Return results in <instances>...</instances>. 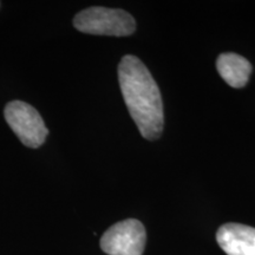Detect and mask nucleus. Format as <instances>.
<instances>
[{
	"mask_svg": "<svg viewBox=\"0 0 255 255\" xmlns=\"http://www.w3.org/2000/svg\"><path fill=\"white\" fill-rule=\"evenodd\" d=\"M119 82L130 116L141 135L154 141L163 131L162 96L150 71L136 56H124L119 65Z\"/></svg>",
	"mask_w": 255,
	"mask_h": 255,
	"instance_id": "f257e3e1",
	"label": "nucleus"
},
{
	"mask_svg": "<svg viewBox=\"0 0 255 255\" xmlns=\"http://www.w3.org/2000/svg\"><path fill=\"white\" fill-rule=\"evenodd\" d=\"M73 26L83 33L95 36L126 37L135 32L136 21L124 9L94 6L76 14Z\"/></svg>",
	"mask_w": 255,
	"mask_h": 255,
	"instance_id": "f03ea898",
	"label": "nucleus"
},
{
	"mask_svg": "<svg viewBox=\"0 0 255 255\" xmlns=\"http://www.w3.org/2000/svg\"><path fill=\"white\" fill-rule=\"evenodd\" d=\"M5 120L21 143L28 148H39L45 142L49 130L40 114L30 104L12 101L6 104Z\"/></svg>",
	"mask_w": 255,
	"mask_h": 255,
	"instance_id": "7ed1b4c3",
	"label": "nucleus"
},
{
	"mask_svg": "<svg viewBox=\"0 0 255 255\" xmlns=\"http://www.w3.org/2000/svg\"><path fill=\"white\" fill-rule=\"evenodd\" d=\"M145 228L138 220L115 223L101 239V248L108 255H142L145 247Z\"/></svg>",
	"mask_w": 255,
	"mask_h": 255,
	"instance_id": "20e7f679",
	"label": "nucleus"
},
{
	"mask_svg": "<svg viewBox=\"0 0 255 255\" xmlns=\"http://www.w3.org/2000/svg\"><path fill=\"white\" fill-rule=\"evenodd\" d=\"M219 246L227 255H255V228L226 223L216 233Z\"/></svg>",
	"mask_w": 255,
	"mask_h": 255,
	"instance_id": "39448f33",
	"label": "nucleus"
},
{
	"mask_svg": "<svg viewBox=\"0 0 255 255\" xmlns=\"http://www.w3.org/2000/svg\"><path fill=\"white\" fill-rule=\"evenodd\" d=\"M216 68L229 87L240 89L248 83L252 65L246 58L233 52L221 53L216 60Z\"/></svg>",
	"mask_w": 255,
	"mask_h": 255,
	"instance_id": "423d86ee",
	"label": "nucleus"
}]
</instances>
